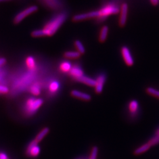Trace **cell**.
<instances>
[{"label": "cell", "mask_w": 159, "mask_h": 159, "mask_svg": "<svg viewBox=\"0 0 159 159\" xmlns=\"http://www.w3.org/2000/svg\"><path fill=\"white\" fill-rule=\"evenodd\" d=\"M128 108L129 112L132 116L136 115L139 110V104L136 100H133L129 103Z\"/></svg>", "instance_id": "4fadbf2b"}, {"label": "cell", "mask_w": 159, "mask_h": 159, "mask_svg": "<svg viewBox=\"0 0 159 159\" xmlns=\"http://www.w3.org/2000/svg\"><path fill=\"white\" fill-rule=\"evenodd\" d=\"M97 154H98V148L96 146H94L91 150L89 159H97Z\"/></svg>", "instance_id": "cb8c5ba5"}, {"label": "cell", "mask_w": 159, "mask_h": 159, "mask_svg": "<svg viewBox=\"0 0 159 159\" xmlns=\"http://www.w3.org/2000/svg\"><path fill=\"white\" fill-rule=\"evenodd\" d=\"M0 1H2V0H0Z\"/></svg>", "instance_id": "f1b7e54d"}, {"label": "cell", "mask_w": 159, "mask_h": 159, "mask_svg": "<svg viewBox=\"0 0 159 159\" xmlns=\"http://www.w3.org/2000/svg\"><path fill=\"white\" fill-rule=\"evenodd\" d=\"M9 91L8 88L4 85H0V93L1 94H6L8 93Z\"/></svg>", "instance_id": "d4e9b609"}, {"label": "cell", "mask_w": 159, "mask_h": 159, "mask_svg": "<svg viewBox=\"0 0 159 159\" xmlns=\"http://www.w3.org/2000/svg\"><path fill=\"white\" fill-rule=\"evenodd\" d=\"M79 82L82 83L83 84H85L86 85L90 86V87H95L96 85V80L95 79H91L89 77L85 76V75H84L83 77H81L79 80Z\"/></svg>", "instance_id": "9a60e30c"}, {"label": "cell", "mask_w": 159, "mask_h": 159, "mask_svg": "<svg viewBox=\"0 0 159 159\" xmlns=\"http://www.w3.org/2000/svg\"><path fill=\"white\" fill-rule=\"evenodd\" d=\"M72 65L68 61H64L60 63L59 66L60 70L64 73H69L72 68Z\"/></svg>", "instance_id": "2e32d148"}, {"label": "cell", "mask_w": 159, "mask_h": 159, "mask_svg": "<svg viewBox=\"0 0 159 159\" xmlns=\"http://www.w3.org/2000/svg\"><path fill=\"white\" fill-rule=\"evenodd\" d=\"M48 89L49 93L52 95H54L60 90V83L56 80H51L48 84Z\"/></svg>", "instance_id": "7c38bea8"}, {"label": "cell", "mask_w": 159, "mask_h": 159, "mask_svg": "<svg viewBox=\"0 0 159 159\" xmlns=\"http://www.w3.org/2000/svg\"><path fill=\"white\" fill-rule=\"evenodd\" d=\"M120 11V6L115 1L106 2L98 10V16L96 19L98 22L105 21L108 17L118 14Z\"/></svg>", "instance_id": "7a4b0ae2"}, {"label": "cell", "mask_w": 159, "mask_h": 159, "mask_svg": "<svg viewBox=\"0 0 159 159\" xmlns=\"http://www.w3.org/2000/svg\"><path fill=\"white\" fill-rule=\"evenodd\" d=\"M129 11V6L126 2H124L120 7V14L119 24L120 27H124L127 22Z\"/></svg>", "instance_id": "52a82bcc"}, {"label": "cell", "mask_w": 159, "mask_h": 159, "mask_svg": "<svg viewBox=\"0 0 159 159\" xmlns=\"http://www.w3.org/2000/svg\"><path fill=\"white\" fill-rule=\"evenodd\" d=\"M30 93L35 96H39L41 93V85L39 83H35L30 87Z\"/></svg>", "instance_id": "ac0fdd59"}, {"label": "cell", "mask_w": 159, "mask_h": 159, "mask_svg": "<svg viewBox=\"0 0 159 159\" xmlns=\"http://www.w3.org/2000/svg\"><path fill=\"white\" fill-rule=\"evenodd\" d=\"M0 159H8V156L4 152H1L0 153Z\"/></svg>", "instance_id": "484cf974"}, {"label": "cell", "mask_w": 159, "mask_h": 159, "mask_svg": "<svg viewBox=\"0 0 159 159\" xmlns=\"http://www.w3.org/2000/svg\"><path fill=\"white\" fill-rule=\"evenodd\" d=\"M150 148H151V146L150 145V144L148 142L142 145L141 146H140L139 148H136L135 150V151L134 152V154L136 155L142 154L144 153V152H147Z\"/></svg>", "instance_id": "d6986e66"}, {"label": "cell", "mask_w": 159, "mask_h": 159, "mask_svg": "<svg viewBox=\"0 0 159 159\" xmlns=\"http://www.w3.org/2000/svg\"><path fill=\"white\" fill-rule=\"evenodd\" d=\"M121 53L125 64L128 66H132L134 64V61L130 49L126 46H123L121 48Z\"/></svg>", "instance_id": "ba28073f"}, {"label": "cell", "mask_w": 159, "mask_h": 159, "mask_svg": "<svg viewBox=\"0 0 159 159\" xmlns=\"http://www.w3.org/2000/svg\"><path fill=\"white\" fill-rule=\"evenodd\" d=\"M67 17L68 12L67 11H61L56 13L45 24L43 29L33 31L31 33L32 37L37 38L52 36L62 26L66 21Z\"/></svg>", "instance_id": "6da1fadb"}, {"label": "cell", "mask_w": 159, "mask_h": 159, "mask_svg": "<svg viewBox=\"0 0 159 159\" xmlns=\"http://www.w3.org/2000/svg\"><path fill=\"white\" fill-rule=\"evenodd\" d=\"M69 75L73 79L78 81V80L84 74L82 68L79 65L75 64L72 66V68L69 72Z\"/></svg>", "instance_id": "30bf717a"}, {"label": "cell", "mask_w": 159, "mask_h": 159, "mask_svg": "<svg viewBox=\"0 0 159 159\" xmlns=\"http://www.w3.org/2000/svg\"><path fill=\"white\" fill-rule=\"evenodd\" d=\"M50 129L48 127H44L43 128L40 132L38 133L37 136L35 137V140L39 143L41 142L45 137L47 135V134L49 133Z\"/></svg>", "instance_id": "ffe728a7"}, {"label": "cell", "mask_w": 159, "mask_h": 159, "mask_svg": "<svg viewBox=\"0 0 159 159\" xmlns=\"http://www.w3.org/2000/svg\"><path fill=\"white\" fill-rule=\"evenodd\" d=\"M81 54L78 51H66L64 54V56L68 59H77L81 57Z\"/></svg>", "instance_id": "44dd1931"}, {"label": "cell", "mask_w": 159, "mask_h": 159, "mask_svg": "<svg viewBox=\"0 0 159 159\" xmlns=\"http://www.w3.org/2000/svg\"><path fill=\"white\" fill-rule=\"evenodd\" d=\"M98 16V10H92L90 11L77 14L75 15L73 18V21L74 22H79L81 21H84L86 20H89L91 18H95L96 20Z\"/></svg>", "instance_id": "5b68a950"}, {"label": "cell", "mask_w": 159, "mask_h": 159, "mask_svg": "<svg viewBox=\"0 0 159 159\" xmlns=\"http://www.w3.org/2000/svg\"><path fill=\"white\" fill-rule=\"evenodd\" d=\"M25 64L27 67L29 68L31 71H34L36 68V62L34 58L32 56L27 57L25 60Z\"/></svg>", "instance_id": "e0dca14e"}, {"label": "cell", "mask_w": 159, "mask_h": 159, "mask_svg": "<svg viewBox=\"0 0 159 159\" xmlns=\"http://www.w3.org/2000/svg\"><path fill=\"white\" fill-rule=\"evenodd\" d=\"M43 102V100L41 98H29L25 104L24 109L25 113L29 116L33 115L39 110Z\"/></svg>", "instance_id": "3957f363"}, {"label": "cell", "mask_w": 159, "mask_h": 159, "mask_svg": "<svg viewBox=\"0 0 159 159\" xmlns=\"http://www.w3.org/2000/svg\"><path fill=\"white\" fill-rule=\"evenodd\" d=\"M74 45L77 51L79 52L81 54H83L85 53V47L83 45V44L80 40H75L74 42Z\"/></svg>", "instance_id": "7402d4cb"}, {"label": "cell", "mask_w": 159, "mask_h": 159, "mask_svg": "<svg viewBox=\"0 0 159 159\" xmlns=\"http://www.w3.org/2000/svg\"><path fill=\"white\" fill-rule=\"evenodd\" d=\"M150 2L153 6H157L159 2V0H150Z\"/></svg>", "instance_id": "83f0119b"}, {"label": "cell", "mask_w": 159, "mask_h": 159, "mask_svg": "<svg viewBox=\"0 0 159 159\" xmlns=\"http://www.w3.org/2000/svg\"><path fill=\"white\" fill-rule=\"evenodd\" d=\"M38 143L39 142L34 139L29 144L26 152L27 155H29L30 157H37V156H39L41 149Z\"/></svg>", "instance_id": "8992f818"}, {"label": "cell", "mask_w": 159, "mask_h": 159, "mask_svg": "<svg viewBox=\"0 0 159 159\" xmlns=\"http://www.w3.org/2000/svg\"><path fill=\"white\" fill-rule=\"evenodd\" d=\"M146 92L150 96L156 97L159 99V90L153 87H148Z\"/></svg>", "instance_id": "603a6c76"}, {"label": "cell", "mask_w": 159, "mask_h": 159, "mask_svg": "<svg viewBox=\"0 0 159 159\" xmlns=\"http://www.w3.org/2000/svg\"><path fill=\"white\" fill-rule=\"evenodd\" d=\"M71 95L75 98L84 101H90L91 99V96L89 94L77 90H73L71 91Z\"/></svg>", "instance_id": "8fae6325"}, {"label": "cell", "mask_w": 159, "mask_h": 159, "mask_svg": "<svg viewBox=\"0 0 159 159\" xmlns=\"http://www.w3.org/2000/svg\"><path fill=\"white\" fill-rule=\"evenodd\" d=\"M6 62H7V60L5 58H0V67L4 65Z\"/></svg>", "instance_id": "4316f807"}, {"label": "cell", "mask_w": 159, "mask_h": 159, "mask_svg": "<svg viewBox=\"0 0 159 159\" xmlns=\"http://www.w3.org/2000/svg\"><path fill=\"white\" fill-rule=\"evenodd\" d=\"M107 80L106 75L104 73H100L97 77L96 80V85H95V91L97 94H100L102 93L104 85Z\"/></svg>", "instance_id": "9c48e42d"}, {"label": "cell", "mask_w": 159, "mask_h": 159, "mask_svg": "<svg viewBox=\"0 0 159 159\" xmlns=\"http://www.w3.org/2000/svg\"><path fill=\"white\" fill-rule=\"evenodd\" d=\"M38 7L36 6H31L27 8L24 9L18 13L14 18V23L15 24H19L30 15L37 11Z\"/></svg>", "instance_id": "277c9868"}, {"label": "cell", "mask_w": 159, "mask_h": 159, "mask_svg": "<svg viewBox=\"0 0 159 159\" xmlns=\"http://www.w3.org/2000/svg\"><path fill=\"white\" fill-rule=\"evenodd\" d=\"M108 31L109 29L107 25H104L102 27V29L99 33L98 36V40L100 43H104L107 40L108 36Z\"/></svg>", "instance_id": "5bb4252c"}]
</instances>
